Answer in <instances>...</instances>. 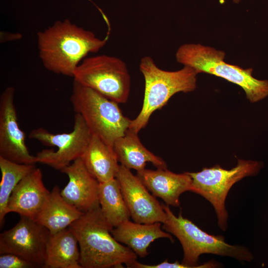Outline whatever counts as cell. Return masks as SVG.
<instances>
[{
	"label": "cell",
	"mask_w": 268,
	"mask_h": 268,
	"mask_svg": "<svg viewBox=\"0 0 268 268\" xmlns=\"http://www.w3.org/2000/svg\"><path fill=\"white\" fill-rule=\"evenodd\" d=\"M222 51L200 44H185L176 53L177 62L195 69L198 73L204 72L223 78L243 88L251 103L268 96V80H259L252 76V68L243 69L224 61Z\"/></svg>",
	"instance_id": "5"
},
{
	"label": "cell",
	"mask_w": 268,
	"mask_h": 268,
	"mask_svg": "<svg viewBox=\"0 0 268 268\" xmlns=\"http://www.w3.org/2000/svg\"><path fill=\"white\" fill-rule=\"evenodd\" d=\"M35 164L16 163L0 156V224L2 226L9 197L19 182L35 168Z\"/></svg>",
	"instance_id": "22"
},
{
	"label": "cell",
	"mask_w": 268,
	"mask_h": 268,
	"mask_svg": "<svg viewBox=\"0 0 268 268\" xmlns=\"http://www.w3.org/2000/svg\"><path fill=\"white\" fill-rule=\"evenodd\" d=\"M139 67L144 79L143 101L140 112L129 127L137 133L146 127L152 114L165 106L174 94L194 91L198 74L188 66L176 71L162 69L149 56L141 58Z\"/></svg>",
	"instance_id": "4"
},
{
	"label": "cell",
	"mask_w": 268,
	"mask_h": 268,
	"mask_svg": "<svg viewBox=\"0 0 268 268\" xmlns=\"http://www.w3.org/2000/svg\"><path fill=\"white\" fill-rule=\"evenodd\" d=\"M70 100L91 134L112 147L129 129L132 120L124 115L118 103L74 80Z\"/></svg>",
	"instance_id": "6"
},
{
	"label": "cell",
	"mask_w": 268,
	"mask_h": 268,
	"mask_svg": "<svg viewBox=\"0 0 268 268\" xmlns=\"http://www.w3.org/2000/svg\"><path fill=\"white\" fill-rule=\"evenodd\" d=\"M50 231L34 220L21 216L16 224L0 234V255H16L38 267H44Z\"/></svg>",
	"instance_id": "10"
},
{
	"label": "cell",
	"mask_w": 268,
	"mask_h": 268,
	"mask_svg": "<svg viewBox=\"0 0 268 268\" xmlns=\"http://www.w3.org/2000/svg\"><path fill=\"white\" fill-rule=\"evenodd\" d=\"M77 239L69 227L50 234L45 252L44 268H82Z\"/></svg>",
	"instance_id": "18"
},
{
	"label": "cell",
	"mask_w": 268,
	"mask_h": 268,
	"mask_svg": "<svg viewBox=\"0 0 268 268\" xmlns=\"http://www.w3.org/2000/svg\"><path fill=\"white\" fill-rule=\"evenodd\" d=\"M39 58L49 71L73 77L89 53H97L106 44L108 36L97 38L69 19L58 20L37 34Z\"/></svg>",
	"instance_id": "1"
},
{
	"label": "cell",
	"mask_w": 268,
	"mask_h": 268,
	"mask_svg": "<svg viewBox=\"0 0 268 268\" xmlns=\"http://www.w3.org/2000/svg\"><path fill=\"white\" fill-rule=\"evenodd\" d=\"M50 194L44 184L42 171L35 167L13 190L6 213L15 212L35 220Z\"/></svg>",
	"instance_id": "14"
},
{
	"label": "cell",
	"mask_w": 268,
	"mask_h": 268,
	"mask_svg": "<svg viewBox=\"0 0 268 268\" xmlns=\"http://www.w3.org/2000/svg\"><path fill=\"white\" fill-rule=\"evenodd\" d=\"M116 178L134 222L150 224L165 221L166 215L162 203L130 169L121 164Z\"/></svg>",
	"instance_id": "12"
},
{
	"label": "cell",
	"mask_w": 268,
	"mask_h": 268,
	"mask_svg": "<svg viewBox=\"0 0 268 268\" xmlns=\"http://www.w3.org/2000/svg\"><path fill=\"white\" fill-rule=\"evenodd\" d=\"M137 134L129 128L123 136L115 142L113 148L121 164L136 171L144 169L147 162L158 169H167L162 158L153 154L142 144Z\"/></svg>",
	"instance_id": "17"
},
{
	"label": "cell",
	"mask_w": 268,
	"mask_h": 268,
	"mask_svg": "<svg viewBox=\"0 0 268 268\" xmlns=\"http://www.w3.org/2000/svg\"><path fill=\"white\" fill-rule=\"evenodd\" d=\"M61 171L68 178L67 185L61 190L62 196L68 203L83 213L100 206L99 182L88 171L81 157Z\"/></svg>",
	"instance_id": "13"
},
{
	"label": "cell",
	"mask_w": 268,
	"mask_h": 268,
	"mask_svg": "<svg viewBox=\"0 0 268 268\" xmlns=\"http://www.w3.org/2000/svg\"><path fill=\"white\" fill-rule=\"evenodd\" d=\"M136 176L153 196L169 206H179L181 195L191 190L192 180L188 172L176 174L167 169H144L137 171Z\"/></svg>",
	"instance_id": "15"
},
{
	"label": "cell",
	"mask_w": 268,
	"mask_h": 268,
	"mask_svg": "<svg viewBox=\"0 0 268 268\" xmlns=\"http://www.w3.org/2000/svg\"><path fill=\"white\" fill-rule=\"evenodd\" d=\"M233 1L234 2H236V3H238L239 2L240 0H233Z\"/></svg>",
	"instance_id": "25"
},
{
	"label": "cell",
	"mask_w": 268,
	"mask_h": 268,
	"mask_svg": "<svg viewBox=\"0 0 268 268\" xmlns=\"http://www.w3.org/2000/svg\"><path fill=\"white\" fill-rule=\"evenodd\" d=\"M83 213L68 203L56 186L34 220L54 234L69 227Z\"/></svg>",
	"instance_id": "19"
},
{
	"label": "cell",
	"mask_w": 268,
	"mask_h": 268,
	"mask_svg": "<svg viewBox=\"0 0 268 268\" xmlns=\"http://www.w3.org/2000/svg\"><path fill=\"white\" fill-rule=\"evenodd\" d=\"M15 91L14 87H7L0 96V156L18 163L35 164L36 156L29 152L18 124Z\"/></svg>",
	"instance_id": "11"
},
{
	"label": "cell",
	"mask_w": 268,
	"mask_h": 268,
	"mask_svg": "<svg viewBox=\"0 0 268 268\" xmlns=\"http://www.w3.org/2000/svg\"><path fill=\"white\" fill-rule=\"evenodd\" d=\"M92 134L82 117L75 113L71 132L53 134L43 128L31 131L29 137L57 149L42 150L35 155L37 163L47 165L61 171L73 161L81 157L90 140Z\"/></svg>",
	"instance_id": "9"
},
{
	"label": "cell",
	"mask_w": 268,
	"mask_h": 268,
	"mask_svg": "<svg viewBox=\"0 0 268 268\" xmlns=\"http://www.w3.org/2000/svg\"><path fill=\"white\" fill-rule=\"evenodd\" d=\"M22 35L19 33H4L0 34V41L4 42L7 41L16 40L21 38Z\"/></svg>",
	"instance_id": "24"
},
{
	"label": "cell",
	"mask_w": 268,
	"mask_h": 268,
	"mask_svg": "<svg viewBox=\"0 0 268 268\" xmlns=\"http://www.w3.org/2000/svg\"><path fill=\"white\" fill-rule=\"evenodd\" d=\"M37 268L33 263L12 254H3L0 256V268Z\"/></svg>",
	"instance_id": "23"
},
{
	"label": "cell",
	"mask_w": 268,
	"mask_h": 268,
	"mask_svg": "<svg viewBox=\"0 0 268 268\" xmlns=\"http://www.w3.org/2000/svg\"><path fill=\"white\" fill-rule=\"evenodd\" d=\"M81 157L88 171L99 183L116 178L120 166L116 154L113 147L98 136L92 134Z\"/></svg>",
	"instance_id": "20"
},
{
	"label": "cell",
	"mask_w": 268,
	"mask_h": 268,
	"mask_svg": "<svg viewBox=\"0 0 268 268\" xmlns=\"http://www.w3.org/2000/svg\"><path fill=\"white\" fill-rule=\"evenodd\" d=\"M69 227L78 241L82 268H121L136 260L133 251L114 238L113 227L100 206L84 213Z\"/></svg>",
	"instance_id": "2"
},
{
	"label": "cell",
	"mask_w": 268,
	"mask_h": 268,
	"mask_svg": "<svg viewBox=\"0 0 268 268\" xmlns=\"http://www.w3.org/2000/svg\"><path fill=\"white\" fill-rule=\"evenodd\" d=\"M262 167L261 162L238 159L236 166L230 170L217 165L204 168L198 172H188L192 180L191 192L201 196L211 203L218 226L225 231L228 219L225 203L228 192L236 182L244 177L256 175Z\"/></svg>",
	"instance_id": "8"
},
{
	"label": "cell",
	"mask_w": 268,
	"mask_h": 268,
	"mask_svg": "<svg viewBox=\"0 0 268 268\" xmlns=\"http://www.w3.org/2000/svg\"><path fill=\"white\" fill-rule=\"evenodd\" d=\"M98 199L103 215L113 228L130 219V213L116 178L99 183Z\"/></svg>",
	"instance_id": "21"
},
{
	"label": "cell",
	"mask_w": 268,
	"mask_h": 268,
	"mask_svg": "<svg viewBox=\"0 0 268 268\" xmlns=\"http://www.w3.org/2000/svg\"><path fill=\"white\" fill-rule=\"evenodd\" d=\"M166 213L162 229L174 235L180 241L183 250L182 263L188 268H210L219 266L210 261L199 264L200 256L211 254L230 257L241 262H251L254 256L245 247L231 245L224 241L222 235H210L200 229L192 221L184 218L180 212L176 216L169 205L162 203Z\"/></svg>",
	"instance_id": "3"
},
{
	"label": "cell",
	"mask_w": 268,
	"mask_h": 268,
	"mask_svg": "<svg viewBox=\"0 0 268 268\" xmlns=\"http://www.w3.org/2000/svg\"><path fill=\"white\" fill-rule=\"evenodd\" d=\"M73 80L119 103H126L131 77L126 63L106 55L84 58L76 68Z\"/></svg>",
	"instance_id": "7"
},
{
	"label": "cell",
	"mask_w": 268,
	"mask_h": 268,
	"mask_svg": "<svg viewBox=\"0 0 268 268\" xmlns=\"http://www.w3.org/2000/svg\"><path fill=\"white\" fill-rule=\"evenodd\" d=\"M114 238L126 245L137 256L144 258L148 253L147 248L156 239L167 238L172 242L174 239L169 233L161 228V223L144 224L126 220L111 230Z\"/></svg>",
	"instance_id": "16"
}]
</instances>
